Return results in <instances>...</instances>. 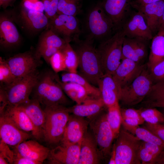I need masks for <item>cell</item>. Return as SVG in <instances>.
I'll use <instances>...</instances> for the list:
<instances>
[{
	"mask_svg": "<svg viewBox=\"0 0 164 164\" xmlns=\"http://www.w3.org/2000/svg\"><path fill=\"white\" fill-rule=\"evenodd\" d=\"M164 27V8L163 10L162 17L160 23V26Z\"/></svg>",
	"mask_w": 164,
	"mask_h": 164,
	"instance_id": "54",
	"label": "cell"
},
{
	"mask_svg": "<svg viewBox=\"0 0 164 164\" xmlns=\"http://www.w3.org/2000/svg\"><path fill=\"white\" fill-rule=\"evenodd\" d=\"M61 81L64 82H73L84 87L90 96L95 98L101 97V93L98 88L94 86L84 77L77 73L67 72L61 75Z\"/></svg>",
	"mask_w": 164,
	"mask_h": 164,
	"instance_id": "32",
	"label": "cell"
},
{
	"mask_svg": "<svg viewBox=\"0 0 164 164\" xmlns=\"http://www.w3.org/2000/svg\"><path fill=\"white\" fill-rule=\"evenodd\" d=\"M138 110L141 116L146 123L152 124L164 123L163 114L156 108H148Z\"/></svg>",
	"mask_w": 164,
	"mask_h": 164,
	"instance_id": "38",
	"label": "cell"
},
{
	"mask_svg": "<svg viewBox=\"0 0 164 164\" xmlns=\"http://www.w3.org/2000/svg\"><path fill=\"white\" fill-rule=\"evenodd\" d=\"M149 40L125 36L122 49L121 60L128 59L141 63L147 55V43Z\"/></svg>",
	"mask_w": 164,
	"mask_h": 164,
	"instance_id": "23",
	"label": "cell"
},
{
	"mask_svg": "<svg viewBox=\"0 0 164 164\" xmlns=\"http://www.w3.org/2000/svg\"><path fill=\"white\" fill-rule=\"evenodd\" d=\"M58 81L63 91L77 104H80L88 98H94L90 96L84 87L79 84L73 82H63L59 77Z\"/></svg>",
	"mask_w": 164,
	"mask_h": 164,
	"instance_id": "30",
	"label": "cell"
},
{
	"mask_svg": "<svg viewBox=\"0 0 164 164\" xmlns=\"http://www.w3.org/2000/svg\"><path fill=\"white\" fill-rule=\"evenodd\" d=\"M155 164H164V149L158 157Z\"/></svg>",
	"mask_w": 164,
	"mask_h": 164,
	"instance_id": "52",
	"label": "cell"
},
{
	"mask_svg": "<svg viewBox=\"0 0 164 164\" xmlns=\"http://www.w3.org/2000/svg\"><path fill=\"white\" fill-rule=\"evenodd\" d=\"M14 156L13 164H40L36 161L30 159L20 155L15 149Z\"/></svg>",
	"mask_w": 164,
	"mask_h": 164,
	"instance_id": "45",
	"label": "cell"
},
{
	"mask_svg": "<svg viewBox=\"0 0 164 164\" xmlns=\"http://www.w3.org/2000/svg\"><path fill=\"white\" fill-rule=\"evenodd\" d=\"M36 48L31 47L23 53L16 54L6 61L15 77L20 79L37 70L43 63Z\"/></svg>",
	"mask_w": 164,
	"mask_h": 164,
	"instance_id": "9",
	"label": "cell"
},
{
	"mask_svg": "<svg viewBox=\"0 0 164 164\" xmlns=\"http://www.w3.org/2000/svg\"><path fill=\"white\" fill-rule=\"evenodd\" d=\"M123 119L128 118H142L140 116L138 110L132 108L121 109Z\"/></svg>",
	"mask_w": 164,
	"mask_h": 164,
	"instance_id": "46",
	"label": "cell"
},
{
	"mask_svg": "<svg viewBox=\"0 0 164 164\" xmlns=\"http://www.w3.org/2000/svg\"><path fill=\"white\" fill-rule=\"evenodd\" d=\"M105 105L101 98H88L82 103L69 108L70 113L76 115L90 118L100 113Z\"/></svg>",
	"mask_w": 164,
	"mask_h": 164,
	"instance_id": "28",
	"label": "cell"
},
{
	"mask_svg": "<svg viewBox=\"0 0 164 164\" xmlns=\"http://www.w3.org/2000/svg\"><path fill=\"white\" fill-rule=\"evenodd\" d=\"M18 106L25 111L32 122L35 128L33 137L37 140L42 139L43 138L45 114L39 102L32 98Z\"/></svg>",
	"mask_w": 164,
	"mask_h": 164,
	"instance_id": "21",
	"label": "cell"
},
{
	"mask_svg": "<svg viewBox=\"0 0 164 164\" xmlns=\"http://www.w3.org/2000/svg\"><path fill=\"white\" fill-rule=\"evenodd\" d=\"M164 148L155 144L142 141L139 157L142 164H155L156 160Z\"/></svg>",
	"mask_w": 164,
	"mask_h": 164,
	"instance_id": "31",
	"label": "cell"
},
{
	"mask_svg": "<svg viewBox=\"0 0 164 164\" xmlns=\"http://www.w3.org/2000/svg\"><path fill=\"white\" fill-rule=\"evenodd\" d=\"M161 0H132V7L154 3Z\"/></svg>",
	"mask_w": 164,
	"mask_h": 164,
	"instance_id": "49",
	"label": "cell"
},
{
	"mask_svg": "<svg viewBox=\"0 0 164 164\" xmlns=\"http://www.w3.org/2000/svg\"><path fill=\"white\" fill-rule=\"evenodd\" d=\"M80 142L73 144L60 143L56 146L50 150L47 158L49 163L78 164Z\"/></svg>",
	"mask_w": 164,
	"mask_h": 164,
	"instance_id": "17",
	"label": "cell"
},
{
	"mask_svg": "<svg viewBox=\"0 0 164 164\" xmlns=\"http://www.w3.org/2000/svg\"><path fill=\"white\" fill-rule=\"evenodd\" d=\"M144 127L151 131L164 142V124H152L146 123Z\"/></svg>",
	"mask_w": 164,
	"mask_h": 164,
	"instance_id": "44",
	"label": "cell"
},
{
	"mask_svg": "<svg viewBox=\"0 0 164 164\" xmlns=\"http://www.w3.org/2000/svg\"><path fill=\"white\" fill-rule=\"evenodd\" d=\"M89 123L84 118L73 114L70 115L60 143L80 142L87 132Z\"/></svg>",
	"mask_w": 164,
	"mask_h": 164,
	"instance_id": "20",
	"label": "cell"
},
{
	"mask_svg": "<svg viewBox=\"0 0 164 164\" xmlns=\"http://www.w3.org/2000/svg\"><path fill=\"white\" fill-rule=\"evenodd\" d=\"M38 6L31 0H22L18 11H11L15 22L32 34L45 29L48 23L49 19L43 12L38 9Z\"/></svg>",
	"mask_w": 164,
	"mask_h": 164,
	"instance_id": "4",
	"label": "cell"
},
{
	"mask_svg": "<svg viewBox=\"0 0 164 164\" xmlns=\"http://www.w3.org/2000/svg\"><path fill=\"white\" fill-rule=\"evenodd\" d=\"M132 8L142 15L154 36L160 26L164 8V0Z\"/></svg>",
	"mask_w": 164,
	"mask_h": 164,
	"instance_id": "22",
	"label": "cell"
},
{
	"mask_svg": "<svg viewBox=\"0 0 164 164\" xmlns=\"http://www.w3.org/2000/svg\"><path fill=\"white\" fill-rule=\"evenodd\" d=\"M16 151L21 155L42 164L47 159L50 150L33 140L25 141L20 144Z\"/></svg>",
	"mask_w": 164,
	"mask_h": 164,
	"instance_id": "26",
	"label": "cell"
},
{
	"mask_svg": "<svg viewBox=\"0 0 164 164\" xmlns=\"http://www.w3.org/2000/svg\"><path fill=\"white\" fill-rule=\"evenodd\" d=\"M57 73L48 70L39 73L32 91V98L37 100L44 107L64 105L68 102L58 81L59 77Z\"/></svg>",
	"mask_w": 164,
	"mask_h": 164,
	"instance_id": "1",
	"label": "cell"
},
{
	"mask_svg": "<svg viewBox=\"0 0 164 164\" xmlns=\"http://www.w3.org/2000/svg\"><path fill=\"white\" fill-rule=\"evenodd\" d=\"M39 73L37 70L22 77L9 87L5 88L2 87L6 91L8 105L18 106L30 99L29 96L36 84Z\"/></svg>",
	"mask_w": 164,
	"mask_h": 164,
	"instance_id": "10",
	"label": "cell"
},
{
	"mask_svg": "<svg viewBox=\"0 0 164 164\" xmlns=\"http://www.w3.org/2000/svg\"><path fill=\"white\" fill-rule=\"evenodd\" d=\"M75 51L78 58L80 74L92 84L98 86L104 74L97 49L88 39L80 43Z\"/></svg>",
	"mask_w": 164,
	"mask_h": 164,
	"instance_id": "3",
	"label": "cell"
},
{
	"mask_svg": "<svg viewBox=\"0 0 164 164\" xmlns=\"http://www.w3.org/2000/svg\"><path fill=\"white\" fill-rule=\"evenodd\" d=\"M147 66L130 84L121 88L119 101L127 106L141 102L147 96L154 82Z\"/></svg>",
	"mask_w": 164,
	"mask_h": 164,
	"instance_id": "7",
	"label": "cell"
},
{
	"mask_svg": "<svg viewBox=\"0 0 164 164\" xmlns=\"http://www.w3.org/2000/svg\"><path fill=\"white\" fill-rule=\"evenodd\" d=\"M0 114L2 113L9 104L7 95L5 90L0 86Z\"/></svg>",
	"mask_w": 164,
	"mask_h": 164,
	"instance_id": "47",
	"label": "cell"
},
{
	"mask_svg": "<svg viewBox=\"0 0 164 164\" xmlns=\"http://www.w3.org/2000/svg\"><path fill=\"white\" fill-rule=\"evenodd\" d=\"M46 29H49L69 43L77 40L80 33L78 21L76 16L56 14L49 19Z\"/></svg>",
	"mask_w": 164,
	"mask_h": 164,
	"instance_id": "12",
	"label": "cell"
},
{
	"mask_svg": "<svg viewBox=\"0 0 164 164\" xmlns=\"http://www.w3.org/2000/svg\"><path fill=\"white\" fill-rule=\"evenodd\" d=\"M164 60V27L160 26L152 39L147 67L149 71Z\"/></svg>",
	"mask_w": 164,
	"mask_h": 164,
	"instance_id": "29",
	"label": "cell"
},
{
	"mask_svg": "<svg viewBox=\"0 0 164 164\" xmlns=\"http://www.w3.org/2000/svg\"><path fill=\"white\" fill-rule=\"evenodd\" d=\"M125 37L121 28L103 41L97 49L103 73L112 75L121 62Z\"/></svg>",
	"mask_w": 164,
	"mask_h": 164,
	"instance_id": "5",
	"label": "cell"
},
{
	"mask_svg": "<svg viewBox=\"0 0 164 164\" xmlns=\"http://www.w3.org/2000/svg\"><path fill=\"white\" fill-rule=\"evenodd\" d=\"M164 80V77L161 80Z\"/></svg>",
	"mask_w": 164,
	"mask_h": 164,
	"instance_id": "55",
	"label": "cell"
},
{
	"mask_svg": "<svg viewBox=\"0 0 164 164\" xmlns=\"http://www.w3.org/2000/svg\"><path fill=\"white\" fill-rule=\"evenodd\" d=\"M132 0H104L101 2L105 12L112 22L115 30L121 28L131 11Z\"/></svg>",
	"mask_w": 164,
	"mask_h": 164,
	"instance_id": "19",
	"label": "cell"
},
{
	"mask_svg": "<svg viewBox=\"0 0 164 164\" xmlns=\"http://www.w3.org/2000/svg\"><path fill=\"white\" fill-rule=\"evenodd\" d=\"M147 66L128 59H124L112 75L118 86L121 88L129 85Z\"/></svg>",
	"mask_w": 164,
	"mask_h": 164,
	"instance_id": "16",
	"label": "cell"
},
{
	"mask_svg": "<svg viewBox=\"0 0 164 164\" xmlns=\"http://www.w3.org/2000/svg\"><path fill=\"white\" fill-rule=\"evenodd\" d=\"M163 114L164 117V112H163Z\"/></svg>",
	"mask_w": 164,
	"mask_h": 164,
	"instance_id": "56",
	"label": "cell"
},
{
	"mask_svg": "<svg viewBox=\"0 0 164 164\" xmlns=\"http://www.w3.org/2000/svg\"><path fill=\"white\" fill-rule=\"evenodd\" d=\"M108 163L109 164H116L115 151L114 149L112 148L110 155V158Z\"/></svg>",
	"mask_w": 164,
	"mask_h": 164,
	"instance_id": "53",
	"label": "cell"
},
{
	"mask_svg": "<svg viewBox=\"0 0 164 164\" xmlns=\"http://www.w3.org/2000/svg\"><path fill=\"white\" fill-rule=\"evenodd\" d=\"M14 156V152L11 151L9 145L1 139L0 157L6 160L8 164H13Z\"/></svg>",
	"mask_w": 164,
	"mask_h": 164,
	"instance_id": "42",
	"label": "cell"
},
{
	"mask_svg": "<svg viewBox=\"0 0 164 164\" xmlns=\"http://www.w3.org/2000/svg\"><path fill=\"white\" fill-rule=\"evenodd\" d=\"M149 108L162 107L164 108V100L146 102Z\"/></svg>",
	"mask_w": 164,
	"mask_h": 164,
	"instance_id": "51",
	"label": "cell"
},
{
	"mask_svg": "<svg viewBox=\"0 0 164 164\" xmlns=\"http://www.w3.org/2000/svg\"><path fill=\"white\" fill-rule=\"evenodd\" d=\"M82 0H59L57 13L76 16L81 11Z\"/></svg>",
	"mask_w": 164,
	"mask_h": 164,
	"instance_id": "35",
	"label": "cell"
},
{
	"mask_svg": "<svg viewBox=\"0 0 164 164\" xmlns=\"http://www.w3.org/2000/svg\"><path fill=\"white\" fill-rule=\"evenodd\" d=\"M124 129L135 135L142 141L152 143L164 148V142L151 131L145 127L132 126L124 123Z\"/></svg>",
	"mask_w": 164,
	"mask_h": 164,
	"instance_id": "33",
	"label": "cell"
},
{
	"mask_svg": "<svg viewBox=\"0 0 164 164\" xmlns=\"http://www.w3.org/2000/svg\"><path fill=\"white\" fill-rule=\"evenodd\" d=\"M17 0H0V6L4 9L12 6Z\"/></svg>",
	"mask_w": 164,
	"mask_h": 164,
	"instance_id": "50",
	"label": "cell"
},
{
	"mask_svg": "<svg viewBox=\"0 0 164 164\" xmlns=\"http://www.w3.org/2000/svg\"><path fill=\"white\" fill-rule=\"evenodd\" d=\"M122 120L127 124L135 126H138L139 125L143 124L145 122L142 118L122 119Z\"/></svg>",
	"mask_w": 164,
	"mask_h": 164,
	"instance_id": "48",
	"label": "cell"
},
{
	"mask_svg": "<svg viewBox=\"0 0 164 164\" xmlns=\"http://www.w3.org/2000/svg\"><path fill=\"white\" fill-rule=\"evenodd\" d=\"M61 50L64 56L67 71L70 73H77L79 60L75 50L68 43Z\"/></svg>",
	"mask_w": 164,
	"mask_h": 164,
	"instance_id": "36",
	"label": "cell"
},
{
	"mask_svg": "<svg viewBox=\"0 0 164 164\" xmlns=\"http://www.w3.org/2000/svg\"><path fill=\"white\" fill-rule=\"evenodd\" d=\"M113 145L116 164H140L139 151L142 141L125 130H120Z\"/></svg>",
	"mask_w": 164,
	"mask_h": 164,
	"instance_id": "6",
	"label": "cell"
},
{
	"mask_svg": "<svg viewBox=\"0 0 164 164\" xmlns=\"http://www.w3.org/2000/svg\"><path fill=\"white\" fill-rule=\"evenodd\" d=\"M146 97V102L164 100V80L154 83Z\"/></svg>",
	"mask_w": 164,
	"mask_h": 164,
	"instance_id": "39",
	"label": "cell"
},
{
	"mask_svg": "<svg viewBox=\"0 0 164 164\" xmlns=\"http://www.w3.org/2000/svg\"><path fill=\"white\" fill-rule=\"evenodd\" d=\"M11 11H5L0 14V45L5 49L18 46L21 38L15 24Z\"/></svg>",
	"mask_w": 164,
	"mask_h": 164,
	"instance_id": "14",
	"label": "cell"
},
{
	"mask_svg": "<svg viewBox=\"0 0 164 164\" xmlns=\"http://www.w3.org/2000/svg\"><path fill=\"white\" fill-rule=\"evenodd\" d=\"M125 36L149 40L153 36L142 15L138 11L131 10L121 27Z\"/></svg>",
	"mask_w": 164,
	"mask_h": 164,
	"instance_id": "13",
	"label": "cell"
},
{
	"mask_svg": "<svg viewBox=\"0 0 164 164\" xmlns=\"http://www.w3.org/2000/svg\"><path fill=\"white\" fill-rule=\"evenodd\" d=\"M44 7L45 14L48 19L57 14L59 0H41Z\"/></svg>",
	"mask_w": 164,
	"mask_h": 164,
	"instance_id": "41",
	"label": "cell"
},
{
	"mask_svg": "<svg viewBox=\"0 0 164 164\" xmlns=\"http://www.w3.org/2000/svg\"><path fill=\"white\" fill-rule=\"evenodd\" d=\"M87 25L91 36L96 38H107L111 36L113 30L116 31L112 22L104 10L101 2L97 4L89 11Z\"/></svg>",
	"mask_w": 164,
	"mask_h": 164,
	"instance_id": "11",
	"label": "cell"
},
{
	"mask_svg": "<svg viewBox=\"0 0 164 164\" xmlns=\"http://www.w3.org/2000/svg\"><path fill=\"white\" fill-rule=\"evenodd\" d=\"M150 71L154 84L161 80L164 77V60Z\"/></svg>",
	"mask_w": 164,
	"mask_h": 164,
	"instance_id": "43",
	"label": "cell"
},
{
	"mask_svg": "<svg viewBox=\"0 0 164 164\" xmlns=\"http://www.w3.org/2000/svg\"><path fill=\"white\" fill-rule=\"evenodd\" d=\"M97 86L105 106L108 108L119 103L121 89L112 75L104 74L100 79Z\"/></svg>",
	"mask_w": 164,
	"mask_h": 164,
	"instance_id": "25",
	"label": "cell"
},
{
	"mask_svg": "<svg viewBox=\"0 0 164 164\" xmlns=\"http://www.w3.org/2000/svg\"><path fill=\"white\" fill-rule=\"evenodd\" d=\"M107 117L108 121L114 133L115 138H116L120 130L122 120L119 103L108 108Z\"/></svg>",
	"mask_w": 164,
	"mask_h": 164,
	"instance_id": "34",
	"label": "cell"
},
{
	"mask_svg": "<svg viewBox=\"0 0 164 164\" xmlns=\"http://www.w3.org/2000/svg\"><path fill=\"white\" fill-rule=\"evenodd\" d=\"M68 43L50 29H46L39 36L36 48L37 53L49 64L51 57Z\"/></svg>",
	"mask_w": 164,
	"mask_h": 164,
	"instance_id": "15",
	"label": "cell"
},
{
	"mask_svg": "<svg viewBox=\"0 0 164 164\" xmlns=\"http://www.w3.org/2000/svg\"><path fill=\"white\" fill-rule=\"evenodd\" d=\"M103 156L92 133L87 132L81 141L78 164H97Z\"/></svg>",
	"mask_w": 164,
	"mask_h": 164,
	"instance_id": "24",
	"label": "cell"
},
{
	"mask_svg": "<svg viewBox=\"0 0 164 164\" xmlns=\"http://www.w3.org/2000/svg\"><path fill=\"white\" fill-rule=\"evenodd\" d=\"M0 114L4 115L21 130L27 132H31L33 136L35 132L34 126L27 115L21 108L8 105Z\"/></svg>",
	"mask_w": 164,
	"mask_h": 164,
	"instance_id": "27",
	"label": "cell"
},
{
	"mask_svg": "<svg viewBox=\"0 0 164 164\" xmlns=\"http://www.w3.org/2000/svg\"><path fill=\"white\" fill-rule=\"evenodd\" d=\"M18 80H19L17 79L12 73L6 60L0 57V86L4 88H6Z\"/></svg>",
	"mask_w": 164,
	"mask_h": 164,
	"instance_id": "37",
	"label": "cell"
},
{
	"mask_svg": "<svg viewBox=\"0 0 164 164\" xmlns=\"http://www.w3.org/2000/svg\"><path fill=\"white\" fill-rule=\"evenodd\" d=\"M0 135L1 139L8 145L15 148L31 136L27 132L18 128L3 114H0Z\"/></svg>",
	"mask_w": 164,
	"mask_h": 164,
	"instance_id": "18",
	"label": "cell"
},
{
	"mask_svg": "<svg viewBox=\"0 0 164 164\" xmlns=\"http://www.w3.org/2000/svg\"><path fill=\"white\" fill-rule=\"evenodd\" d=\"M43 139L48 144L60 143L70 115L68 108L61 105L45 107Z\"/></svg>",
	"mask_w": 164,
	"mask_h": 164,
	"instance_id": "2",
	"label": "cell"
},
{
	"mask_svg": "<svg viewBox=\"0 0 164 164\" xmlns=\"http://www.w3.org/2000/svg\"><path fill=\"white\" fill-rule=\"evenodd\" d=\"M49 65L56 73L67 70L64 56L61 50L56 52L51 57Z\"/></svg>",
	"mask_w": 164,
	"mask_h": 164,
	"instance_id": "40",
	"label": "cell"
},
{
	"mask_svg": "<svg viewBox=\"0 0 164 164\" xmlns=\"http://www.w3.org/2000/svg\"><path fill=\"white\" fill-rule=\"evenodd\" d=\"M90 119L91 133L99 150L104 158L110 156L112 143L115 138L108 121L107 114L101 112Z\"/></svg>",
	"mask_w": 164,
	"mask_h": 164,
	"instance_id": "8",
	"label": "cell"
}]
</instances>
